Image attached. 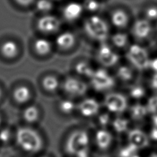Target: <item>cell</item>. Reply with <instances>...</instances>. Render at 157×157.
Instances as JSON below:
<instances>
[{
	"label": "cell",
	"instance_id": "obj_1",
	"mask_svg": "<svg viewBox=\"0 0 157 157\" xmlns=\"http://www.w3.org/2000/svg\"><path fill=\"white\" fill-rule=\"evenodd\" d=\"M18 146L28 153H37L44 146L43 139L37 131L29 127H21L15 133Z\"/></svg>",
	"mask_w": 157,
	"mask_h": 157
},
{
	"label": "cell",
	"instance_id": "obj_2",
	"mask_svg": "<svg viewBox=\"0 0 157 157\" xmlns=\"http://www.w3.org/2000/svg\"><path fill=\"white\" fill-rule=\"evenodd\" d=\"M88 82L90 88L103 94L114 90L117 83L114 74L111 73L109 69L99 66L94 70Z\"/></svg>",
	"mask_w": 157,
	"mask_h": 157
},
{
	"label": "cell",
	"instance_id": "obj_3",
	"mask_svg": "<svg viewBox=\"0 0 157 157\" xmlns=\"http://www.w3.org/2000/svg\"><path fill=\"white\" fill-rule=\"evenodd\" d=\"M83 30L88 37L98 44L108 41L110 29L107 22L99 15H91L83 23Z\"/></svg>",
	"mask_w": 157,
	"mask_h": 157
},
{
	"label": "cell",
	"instance_id": "obj_4",
	"mask_svg": "<svg viewBox=\"0 0 157 157\" xmlns=\"http://www.w3.org/2000/svg\"><path fill=\"white\" fill-rule=\"evenodd\" d=\"M92 144V134L83 129H78L69 134L65 142V150L70 155L76 156L90 150Z\"/></svg>",
	"mask_w": 157,
	"mask_h": 157
},
{
	"label": "cell",
	"instance_id": "obj_5",
	"mask_svg": "<svg viewBox=\"0 0 157 157\" xmlns=\"http://www.w3.org/2000/svg\"><path fill=\"white\" fill-rule=\"evenodd\" d=\"M125 57L126 62L139 72L147 71L151 56L141 44H131L125 50Z\"/></svg>",
	"mask_w": 157,
	"mask_h": 157
},
{
	"label": "cell",
	"instance_id": "obj_6",
	"mask_svg": "<svg viewBox=\"0 0 157 157\" xmlns=\"http://www.w3.org/2000/svg\"><path fill=\"white\" fill-rule=\"evenodd\" d=\"M101 103L103 108L114 116L127 113L130 104L126 93L115 90L103 94Z\"/></svg>",
	"mask_w": 157,
	"mask_h": 157
},
{
	"label": "cell",
	"instance_id": "obj_7",
	"mask_svg": "<svg viewBox=\"0 0 157 157\" xmlns=\"http://www.w3.org/2000/svg\"><path fill=\"white\" fill-rule=\"evenodd\" d=\"M95 61L99 67L112 69L121 63V56L118 50L108 41L99 44L94 54Z\"/></svg>",
	"mask_w": 157,
	"mask_h": 157
},
{
	"label": "cell",
	"instance_id": "obj_8",
	"mask_svg": "<svg viewBox=\"0 0 157 157\" xmlns=\"http://www.w3.org/2000/svg\"><path fill=\"white\" fill-rule=\"evenodd\" d=\"M115 134L109 128H97L92 134V144L100 152H107L113 147Z\"/></svg>",
	"mask_w": 157,
	"mask_h": 157
},
{
	"label": "cell",
	"instance_id": "obj_9",
	"mask_svg": "<svg viewBox=\"0 0 157 157\" xmlns=\"http://www.w3.org/2000/svg\"><path fill=\"white\" fill-rule=\"evenodd\" d=\"M62 87L64 92L70 97L83 98L90 89L88 82L78 76H70L64 79Z\"/></svg>",
	"mask_w": 157,
	"mask_h": 157
},
{
	"label": "cell",
	"instance_id": "obj_10",
	"mask_svg": "<svg viewBox=\"0 0 157 157\" xmlns=\"http://www.w3.org/2000/svg\"><path fill=\"white\" fill-rule=\"evenodd\" d=\"M103 109L101 101L93 97H84L77 103V111L84 119H94Z\"/></svg>",
	"mask_w": 157,
	"mask_h": 157
},
{
	"label": "cell",
	"instance_id": "obj_11",
	"mask_svg": "<svg viewBox=\"0 0 157 157\" xmlns=\"http://www.w3.org/2000/svg\"><path fill=\"white\" fill-rule=\"evenodd\" d=\"M126 144L132 145L139 151L145 150L151 145L148 132L137 128H132L125 134Z\"/></svg>",
	"mask_w": 157,
	"mask_h": 157
},
{
	"label": "cell",
	"instance_id": "obj_12",
	"mask_svg": "<svg viewBox=\"0 0 157 157\" xmlns=\"http://www.w3.org/2000/svg\"><path fill=\"white\" fill-rule=\"evenodd\" d=\"M61 22L57 16L52 14L42 15L39 17L36 26L39 32L44 35H51L57 33L61 28Z\"/></svg>",
	"mask_w": 157,
	"mask_h": 157
},
{
	"label": "cell",
	"instance_id": "obj_13",
	"mask_svg": "<svg viewBox=\"0 0 157 157\" xmlns=\"http://www.w3.org/2000/svg\"><path fill=\"white\" fill-rule=\"evenodd\" d=\"M114 69V71L113 74L117 83L128 86L130 84L136 82L137 73L139 72L129 63H120Z\"/></svg>",
	"mask_w": 157,
	"mask_h": 157
},
{
	"label": "cell",
	"instance_id": "obj_14",
	"mask_svg": "<svg viewBox=\"0 0 157 157\" xmlns=\"http://www.w3.org/2000/svg\"><path fill=\"white\" fill-rule=\"evenodd\" d=\"M131 33L138 42L147 41L152 33V23L144 17L137 19L132 25Z\"/></svg>",
	"mask_w": 157,
	"mask_h": 157
},
{
	"label": "cell",
	"instance_id": "obj_15",
	"mask_svg": "<svg viewBox=\"0 0 157 157\" xmlns=\"http://www.w3.org/2000/svg\"><path fill=\"white\" fill-rule=\"evenodd\" d=\"M128 117L132 123H142L150 117L144 102H133L127 111Z\"/></svg>",
	"mask_w": 157,
	"mask_h": 157
},
{
	"label": "cell",
	"instance_id": "obj_16",
	"mask_svg": "<svg viewBox=\"0 0 157 157\" xmlns=\"http://www.w3.org/2000/svg\"><path fill=\"white\" fill-rule=\"evenodd\" d=\"M132 122L128 116L124 114L115 115L113 117L110 126V130L115 135H124L127 134L132 127Z\"/></svg>",
	"mask_w": 157,
	"mask_h": 157
},
{
	"label": "cell",
	"instance_id": "obj_17",
	"mask_svg": "<svg viewBox=\"0 0 157 157\" xmlns=\"http://www.w3.org/2000/svg\"><path fill=\"white\" fill-rule=\"evenodd\" d=\"M147 86L140 83L134 82L128 86L127 94L130 101L133 102H144L148 96Z\"/></svg>",
	"mask_w": 157,
	"mask_h": 157
},
{
	"label": "cell",
	"instance_id": "obj_18",
	"mask_svg": "<svg viewBox=\"0 0 157 157\" xmlns=\"http://www.w3.org/2000/svg\"><path fill=\"white\" fill-rule=\"evenodd\" d=\"M84 8L82 4L76 2H71L65 5L62 10V15L66 21L74 22L82 15Z\"/></svg>",
	"mask_w": 157,
	"mask_h": 157
},
{
	"label": "cell",
	"instance_id": "obj_19",
	"mask_svg": "<svg viewBox=\"0 0 157 157\" xmlns=\"http://www.w3.org/2000/svg\"><path fill=\"white\" fill-rule=\"evenodd\" d=\"M77 43V37L71 31L59 33L55 39V44L60 50H70L73 48Z\"/></svg>",
	"mask_w": 157,
	"mask_h": 157
},
{
	"label": "cell",
	"instance_id": "obj_20",
	"mask_svg": "<svg viewBox=\"0 0 157 157\" xmlns=\"http://www.w3.org/2000/svg\"><path fill=\"white\" fill-rule=\"evenodd\" d=\"M110 21L114 27L122 30L128 26L130 17L127 11L122 8H117L111 13Z\"/></svg>",
	"mask_w": 157,
	"mask_h": 157
},
{
	"label": "cell",
	"instance_id": "obj_21",
	"mask_svg": "<svg viewBox=\"0 0 157 157\" xmlns=\"http://www.w3.org/2000/svg\"><path fill=\"white\" fill-rule=\"evenodd\" d=\"M110 41V45L118 51L124 50L128 48V46L131 44L130 43V37L124 32L119 31L114 33L109 37Z\"/></svg>",
	"mask_w": 157,
	"mask_h": 157
},
{
	"label": "cell",
	"instance_id": "obj_22",
	"mask_svg": "<svg viewBox=\"0 0 157 157\" xmlns=\"http://www.w3.org/2000/svg\"><path fill=\"white\" fill-rule=\"evenodd\" d=\"M74 69L77 76L85 80H88L96 68L90 61L80 60L75 63Z\"/></svg>",
	"mask_w": 157,
	"mask_h": 157
},
{
	"label": "cell",
	"instance_id": "obj_23",
	"mask_svg": "<svg viewBox=\"0 0 157 157\" xmlns=\"http://www.w3.org/2000/svg\"><path fill=\"white\" fill-rule=\"evenodd\" d=\"M13 96L17 103L24 104L28 103L31 99L32 92L29 87L24 85L19 86L14 90Z\"/></svg>",
	"mask_w": 157,
	"mask_h": 157
},
{
	"label": "cell",
	"instance_id": "obj_24",
	"mask_svg": "<svg viewBox=\"0 0 157 157\" xmlns=\"http://www.w3.org/2000/svg\"><path fill=\"white\" fill-rule=\"evenodd\" d=\"M0 51L2 55L7 59H13L17 56L19 48L18 44L13 40H6L3 42Z\"/></svg>",
	"mask_w": 157,
	"mask_h": 157
},
{
	"label": "cell",
	"instance_id": "obj_25",
	"mask_svg": "<svg viewBox=\"0 0 157 157\" xmlns=\"http://www.w3.org/2000/svg\"><path fill=\"white\" fill-rule=\"evenodd\" d=\"M34 50L37 55L46 56L52 51V44L46 38H37L33 44Z\"/></svg>",
	"mask_w": 157,
	"mask_h": 157
},
{
	"label": "cell",
	"instance_id": "obj_26",
	"mask_svg": "<svg viewBox=\"0 0 157 157\" xmlns=\"http://www.w3.org/2000/svg\"><path fill=\"white\" fill-rule=\"evenodd\" d=\"M113 117L114 115L103 108L100 113L98 114V115L94 119H95V122H96L97 128L110 129Z\"/></svg>",
	"mask_w": 157,
	"mask_h": 157
},
{
	"label": "cell",
	"instance_id": "obj_27",
	"mask_svg": "<svg viewBox=\"0 0 157 157\" xmlns=\"http://www.w3.org/2000/svg\"><path fill=\"white\" fill-rule=\"evenodd\" d=\"M23 118L26 122L33 123L39 118V110L37 106L30 105L27 106L23 112Z\"/></svg>",
	"mask_w": 157,
	"mask_h": 157
},
{
	"label": "cell",
	"instance_id": "obj_28",
	"mask_svg": "<svg viewBox=\"0 0 157 157\" xmlns=\"http://www.w3.org/2000/svg\"><path fill=\"white\" fill-rule=\"evenodd\" d=\"M35 9L41 15L50 14L54 8L53 0H36Z\"/></svg>",
	"mask_w": 157,
	"mask_h": 157
},
{
	"label": "cell",
	"instance_id": "obj_29",
	"mask_svg": "<svg viewBox=\"0 0 157 157\" xmlns=\"http://www.w3.org/2000/svg\"><path fill=\"white\" fill-rule=\"evenodd\" d=\"M59 108L63 114L68 115V114H71L77 111V103L71 99H62L59 102Z\"/></svg>",
	"mask_w": 157,
	"mask_h": 157
},
{
	"label": "cell",
	"instance_id": "obj_30",
	"mask_svg": "<svg viewBox=\"0 0 157 157\" xmlns=\"http://www.w3.org/2000/svg\"><path fill=\"white\" fill-rule=\"evenodd\" d=\"M117 157H142L141 151L132 145L125 144L119 150Z\"/></svg>",
	"mask_w": 157,
	"mask_h": 157
},
{
	"label": "cell",
	"instance_id": "obj_31",
	"mask_svg": "<svg viewBox=\"0 0 157 157\" xmlns=\"http://www.w3.org/2000/svg\"><path fill=\"white\" fill-rule=\"evenodd\" d=\"M42 86L46 91L52 92L57 90L59 86L58 78L53 75H48L42 80Z\"/></svg>",
	"mask_w": 157,
	"mask_h": 157
},
{
	"label": "cell",
	"instance_id": "obj_32",
	"mask_svg": "<svg viewBox=\"0 0 157 157\" xmlns=\"http://www.w3.org/2000/svg\"><path fill=\"white\" fill-rule=\"evenodd\" d=\"M144 103L147 109L150 116L157 113V93L152 92L149 94L146 99L144 101Z\"/></svg>",
	"mask_w": 157,
	"mask_h": 157
},
{
	"label": "cell",
	"instance_id": "obj_33",
	"mask_svg": "<svg viewBox=\"0 0 157 157\" xmlns=\"http://www.w3.org/2000/svg\"><path fill=\"white\" fill-rule=\"evenodd\" d=\"M144 15L145 19L151 22L157 20V6L154 4L147 6L145 8Z\"/></svg>",
	"mask_w": 157,
	"mask_h": 157
},
{
	"label": "cell",
	"instance_id": "obj_34",
	"mask_svg": "<svg viewBox=\"0 0 157 157\" xmlns=\"http://www.w3.org/2000/svg\"><path fill=\"white\" fill-rule=\"evenodd\" d=\"M83 6L84 10H86L89 12L93 13L99 10L100 4L97 0H85Z\"/></svg>",
	"mask_w": 157,
	"mask_h": 157
},
{
	"label": "cell",
	"instance_id": "obj_35",
	"mask_svg": "<svg viewBox=\"0 0 157 157\" xmlns=\"http://www.w3.org/2000/svg\"><path fill=\"white\" fill-rule=\"evenodd\" d=\"M147 86L149 90L157 93V73H150Z\"/></svg>",
	"mask_w": 157,
	"mask_h": 157
},
{
	"label": "cell",
	"instance_id": "obj_36",
	"mask_svg": "<svg viewBox=\"0 0 157 157\" xmlns=\"http://www.w3.org/2000/svg\"><path fill=\"white\" fill-rule=\"evenodd\" d=\"M12 137V132L8 128H2L0 130V142L6 144L10 141Z\"/></svg>",
	"mask_w": 157,
	"mask_h": 157
},
{
	"label": "cell",
	"instance_id": "obj_37",
	"mask_svg": "<svg viewBox=\"0 0 157 157\" xmlns=\"http://www.w3.org/2000/svg\"><path fill=\"white\" fill-rule=\"evenodd\" d=\"M147 72L150 73H157V56L151 57Z\"/></svg>",
	"mask_w": 157,
	"mask_h": 157
},
{
	"label": "cell",
	"instance_id": "obj_38",
	"mask_svg": "<svg viewBox=\"0 0 157 157\" xmlns=\"http://www.w3.org/2000/svg\"><path fill=\"white\" fill-rule=\"evenodd\" d=\"M17 4L23 7H29L35 4L36 0H14Z\"/></svg>",
	"mask_w": 157,
	"mask_h": 157
},
{
	"label": "cell",
	"instance_id": "obj_39",
	"mask_svg": "<svg viewBox=\"0 0 157 157\" xmlns=\"http://www.w3.org/2000/svg\"><path fill=\"white\" fill-rule=\"evenodd\" d=\"M148 135H149L151 143H155L157 144V128L151 127L150 131L148 132Z\"/></svg>",
	"mask_w": 157,
	"mask_h": 157
},
{
	"label": "cell",
	"instance_id": "obj_40",
	"mask_svg": "<svg viewBox=\"0 0 157 157\" xmlns=\"http://www.w3.org/2000/svg\"><path fill=\"white\" fill-rule=\"evenodd\" d=\"M151 127L157 128V113L150 116Z\"/></svg>",
	"mask_w": 157,
	"mask_h": 157
},
{
	"label": "cell",
	"instance_id": "obj_41",
	"mask_svg": "<svg viewBox=\"0 0 157 157\" xmlns=\"http://www.w3.org/2000/svg\"><path fill=\"white\" fill-rule=\"evenodd\" d=\"M75 157H91L90 152V150L86 151V152H83L82 153L79 154V155H77Z\"/></svg>",
	"mask_w": 157,
	"mask_h": 157
},
{
	"label": "cell",
	"instance_id": "obj_42",
	"mask_svg": "<svg viewBox=\"0 0 157 157\" xmlns=\"http://www.w3.org/2000/svg\"><path fill=\"white\" fill-rule=\"evenodd\" d=\"M145 157H157V154L156 153H152V154H150V155H149Z\"/></svg>",
	"mask_w": 157,
	"mask_h": 157
},
{
	"label": "cell",
	"instance_id": "obj_43",
	"mask_svg": "<svg viewBox=\"0 0 157 157\" xmlns=\"http://www.w3.org/2000/svg\"><path fill=\"white\" fill-rule=\"evenodd\" d=\"M2 96V88H0V99H1Z\"/></svg>",
	"mask_w": 157,
	"mask_h": 157
},
{
	"label": "cell",
	"instance_id": "obj_44",
	"mask_svg": "<svg viewBox=\"0 0 157 157\" xmlns=\"http://www.w3.org/2000/svg\"><path fill=\"white\" fill-rule=\"evenodd\" d=\"M2 117L1 115H0V126L2 125Z\"/></svg>",
	"mask_w": 157,
	"mask_h": 157
},
{
	"label": "cell",
	"instance_id": "obj_45",
	"mask_svg": "<svg viewBox=\"0 0 157 157\" xmlns=\"http://www.w3.org/2000/svg\"><path fill=\"white\" fill-rule=\"evenodd\" d=\"M56 1H60V0H56Z\"/></svg>",
	"mask_w": 157,
	"mask_h": 157
},
{
	"label": "cell",
	"instance_id": "obj_46",
	"mask_svg": "<svg viewBox=\"0 0 157 157\" xmlns=\"http://www.w3.org/2000/svg\"><path fill=\"white\" fill-rule=\"evenodd\" d=\"M41 157H47V156H41Z\"/></svg>",
	"mask_w": 157,
	"mask_h": 157
}]
</instances>
